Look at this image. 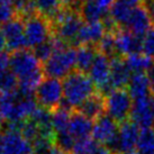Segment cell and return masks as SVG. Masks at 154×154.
<instances>
[{
  "label": "cell",
  "instance_id": "obj_1",
  "mask_svg": "<svg viewBox=\"0 0 154 154\" xmlns=\"http://www.w3.org/2000/svg\"><path fill=\"white\" fill-rule=\"evenodd\" d=\"M63 101L70 109H78L94 94V85L88 74L74 70L63 79Z\"/></svg>",
  "mask_w": 154,
  "mask_h": 154
},
{
  "label": "cell",
  "instance_id": "obj_2",
  "mask_svg": "<svg viewBox=\"0 0 154 154\" xmlns=\"http://www.w3.org/2000/svg\"><path fill=\"white\" fill-rule=\"evenodd\" d=\"M77 63V50L66 46L54 52V54L43 64L45 77L64 79L73 71Z\"/></svg>",
  "mask_w": 154,
  "mask_h": 154
},
{
  "label": "cell",
  "instance_id": "obj_3",
  "mask_svg": "<svg viewBox=\"0 0 154 154\" xmlns=\"http://www.w3.org/2000/svg\"><path fill=\"white\" fill-rule=\"evenodd\" d=\"M35 99L41 107L55 110L63 101V82L60 79L45 77L35 91Z\"/></svg>",
  "mask_w": 154,
  "mask_h": 154
},
{
  "label": "cell",
  "instance_id": "obj_4",
  "mask_svg": "<svg viewBox=\"0 0 154 154\" xmlns=\"http://www.w3.org/2000/svg\"><path fill=\"white\" fill-rule=\"evenodd\" d=\"M106 114L117 123H123L131 117L133 99L126 89H117L105 97Z\"/></svg>",
  "mask_w": 154,
  "mask_h": 154
},
{
  "label": "cell",
  "instance_id": "obj_5",
  "mask_svg": "<svg viewBox=\"0 0 154 154\" xmlns=\"http://www.w3.org/2000/svg\"><path fill=\"white\" fill-rule=\"evenodd\" d=\"M25 37L28 47H36L53 36V25L50 19L39 14L27 18L25 20Z\"/></svg>",
  "mask_w": 154,
  "mask_h": 154
},
{
  "label": "cell",
  "instance_id": "obj_6",
  "mask_svg": "<svg viewBox=\"0 0 154 154\" xmlns=\"http://www.w3.org/2000/svg\"><path fill=\"white\" fill-rule=\"evenodd\" d=\"M33 146L18 128L5 126L0 133V154H29Z\"/></svg>",
  "mask_w": 154,
  "mask_h": 154
},
{
  "label": "cell",
  "instance_id": "obj_7",
  "mask_svg": "<svg viewBox=\"0 0 154 154\" xmlns=\"http://www.w3.org/2000/svg\"><path fill=\"white\" fill-rule=\"evenodd\" d=\"M1 32L4 34L7 46L6 48L10 53L27 50L28 43L25 37V20L19 16H15L8 23H6L1 27Z\"/></svg>",
  "mask_w": 154,
  "mask_h": 154
},
{
  "label": "cell",
  "instance_id": "obj_8",
  "mask_svg": "<svg viewBox=\"0 0 154 154\" xmlns=\"http://www.w3.org/2000/svg\"><path fill=\"white\" fill-rule=\"evenodd\" d=\"M118 131H119L118 123L107 114H103L94 120L91 137L98 144L107 146L108 149L111 150V147L114 146L117 140Z\"/></svg>",
  "mask_w": 154,
  "mask_h": 154
},
{
  "label": "cell",
  "instance_id": "obj_9",
  "mask_svg": "<svg viewBox=\"0 0 154 154\" xmlns=\"http://www.w3.org/2000/svg\"><path fill=\"white\" fill-rule=\"evenodd\" d=\"M140 133H141V128L131 119L120 123L117 140L114 146L111 147V151L115 154L134 151V149H136Z\"/></svg>",
  "mask_w": 154,
  "mask_h": 154
},
{
  "label": "cell",
  "instance_id": "obj_10",
  "mask_svg": "<svg viewBox=\"0 0 154 154\" xmlns=\"http://www.w3.org/2000/svg\"><path fill=\"white\" fill-rule=\"evenodd\" d=\"M131 120L141 129L151 128L154 125V110L152 107V96L133 101Z\"/></svg>",
  "mask_w": 154,
  "mask_h": 154
},
{
  "label": "cell",
  "instance_id": "obj_11",
  "mask_svg": "<svg viewBox=\"0 0 154 154\" xmlns=\"http://www.w3.org/2000/svg\"><path fill=\"white\" fill-rule=\"evenodd\" d=\"M111 60L108 56L101 54L100 52L97 53L91 68L88 71V75L90 77L94 85L98 88V92L105 88L109 82L110 78Z\"/></svg>",
  "mask_w": 154,
  "mask_h": 154
},
{
  "label": "cell",
  "instance_id": "obj_12",
  "mask_svg": "<svg viewBox=\"0 0 154 154\" xmlns=\"http://www.w3.org/2000/svg\"><path fill=\"white\" fill-rule=\"evenodd\" d=\"M115 39L119 57L141 53L143 50V37L133 34L127 29L119 28L115 33Z\"/></svg>",
  "mask_w": 154,
  "mask_h": 154
},
{
  "label": "cell",
  "instance_id": "obj_13",
  "mask_svg": "<svg viewBox=\"0 0 154 154\" xmlns=\"http://www.w3.org/2000/svg\"><path fill=\"white\" fill-rule=\"evenodd\" d=\"M152 25H153V22L150 18L145 8L142 6H138V7L132 9L131 16H129L124 29L129 30L131 33L137 35L140 37H144L146 33L152 29Z\"/></svg>",
  "mask_w": 154,
  "mask_h": 154
},
{
  "label": "cell",
  "instance_id": "obj_14",
  "mask_svg": "<svg viewBox=\"0 0 154 154\" xmlns=\"http://www.w3.org/2000/svg\"><path fill=\"white\" fill-rule=\"evenodd\" d=\"M106 28L103 26V22L96 23H86L83 24L81 29L77 36V39L74 42V45H94L97 46L99 42L103 39L106 35Z\"/></svg>",
  "mask_w": 154,
  "mask_h": 154
},
{
  "label": "cell",
  "instance_id": "obj_15",
  "mask_svg": "<svg viewBox=\"0 0 154 154\" xmlns=\"http://www.w3.org/2000/svg\"><path fill=\"white\" fill-rule=\"evenodd\" d=\"M132 77V72L128 69L125 60L122 57H115L111 60L110 78H109V86L111 90L124 89L127 87Z\"/></svg>",
  "mask_w": 154,
  "mask_h": 154
},
{
  "label": "cell",
  "instance_id": "obj_16",
  "mask_svg": "<svg viewBox=\"0 0 154 154\" xmlns=\"http://www.w3.org/2000/svg\"><path fill=\"white\" fill-rule=\"evenodd\" d=\"M92 128H94L92 120L89 119L85 115H82L81 112H79L78 110L73 111L68 132L75 141L90 137V135L92 134Z\"/></svg>",
  "mask_w": 154,
  "mask_h": 154
},
{
  "label": "cell",
  "instance_id": "obj_17",
  "mask_svg": "<svg viewBox=\"0 0 154 154\" xmlns=\"http://www.w3.org/2000/svg\"><path fill=\"white\" fill-rule=\"evenodd\" d=\"M127 91L132 97L133 101L137 99L146 98L153 94L152 88L145 73H133L128 85Z\"/></svg>",
  "mask_w": 154,
  "mask_h": 154
},
{
  "label": "cell",
  "instance_id": "obj_18",
  "mask_svg": "<svg viewBox=\"0 0 154 154\" xmlns=\"http://www.w3.org/2000/svg\"><path fill=\"white\" fill-rule=\"evenodd\" d=\"M79 112L85 115L91 120H96L100 116L106 114L105 108V97L99 92H94L91 97L87 99L77 109Z\"/></svg>",
  "mask_w": 154,
  "mask_h": 154
},
{
  "label": "cell",
  "instance_id": "obj_19",
  "mask_svg": "<svg viewBox=\"0 0 154 154\" xmlns=\"http://www.w3.org/2000/svg\"><path fill=\"white\" fill-rule=\"evenodd\" d=\"M98 53L97 46L94 45H80L77 48V63L75 68L78 71L88 72L94 63V57Z\"/></svg>",
  "mask_w": 154,
  "mask_h": 154
},
{
  "label": "cell",
  "instance_id": "obj_20",
  "mask_svg": "<svg viewBox=\"0 0 154 154\" xmlns=\"http://www.w3.org/2000/svg\"><path fill=\"white\" fill-rule=\"evenodd\" d=\"M72 112V109L66 107L65 105H61L59 108L52 111V126L55 134L68 132Z\"/></svg>",
  "mask_w": 154,
  "mask_h": 154
},
{
  "label": "cell",
  "instance_id": "obj_21",
  "mask_svg": "<svg viewBox=\"0 0 154 154\" xmlns=\"http://www.w3.org/2000/svg\"><path fill=\"white\" fill-rule=\"evenodd\" d=\"M132 7H129L127 4H125L122 0H116L115 4L111 6V8L108 11V15L110 18L116 23V25L119 28H125L127 24L131 13H132Z\"/></svg>",
  "mask_w": 154,
  "mask_h": 154
},
{
  "label": "cell",
  "instance_id": "obj_22",
  "mask_svg": "<svg viewBox=\"0 0 154 154\" xmlns=\"http://www.w3.org/2000/svg\"><path fill=\"white\" fill-rule=\"evenodd\" d=\"M124 60L132 73H145L147 69L154 63L152 57L145 55L142 52L126 56Z\"/></svg>",
  "mask_w": 154,
  "mask_h": 154
},
{
  "label": "cell",
  "instance_id": "obj_23",
  "mask_svg": "<svg viewBox=\"0 0 154 154\" xmlns=\"http://www.w3.org/2000/svg\"><path fill=\"white\" fill-rule=\"evenodd\" d=\"M37 14L47 19H53L62 9L64 8L62 0H34Z\"/></svg>",
  "mask_w": 154,
  "mask_h": 154
},
{
  "label": "cell",
  "instance_id": "obj_24",
  "mask_svg": "<svg viewBox=\"0 0 154 154\" xmlns=\"http://www.w3.org/2000/svg\"><path fill=\"white\" fill-rule=\"evenodd\" d=\"M80 15H81L83 22L86 23H96L101 22L103 17L107 15L106 11H103V9L96 4L94 0H90L86 1L82 5L81 10H80Z\"/></svg>",
  "mask_w": 154,
  "mask_h": 154
},
{
  "label": "cell",
  "instance_id": "obj_25",
  "mask_svg": "<svg viewBox=\"0 0 154 154\" xmlns=\"http://www.w3.org/2000/svg\"><path fill=\"white\" fill-rule=\"evenodd\" d=\"M137 154H154V131L142 129L136 144Z\"/></svg>",
  "mask_w": 154,
  "mask_h": 154
},
{
  "label": "cell",
  "instance_id": "obj_26",
  "mask_svg": "<svg viewBox=\"0 0 154 154\" xmlns=\"http://www.w3.org/2000/svg\"><path fill=\"white\" fill-rule=\"evenodd\" d=\"M97 48H98V52H100L103 55L108 56L110 60L115 59V57H119L118 52H117V47H116L115 34L106 33V35L97 45Z\"/></svg>",
  "mask_w": 154,
  "mask_h": 154
},
{
  "label": "cell",
  "instance_id": "obj_27",
  "mask_svg": "<svg viewBox=\"0 0 154 154\" xmlns=\"http://www.w3.org/2000/svg\"><path fill=\"white\" fill-rule=\"evenodd\" d=\"M18 89V79L10 69L0 74V92H15Z\"/></svg>",
  "mask_w": 154,
  "mask_h": 154
},
{
  "label": "cell",
  "instance_id": "obj_28",
  "mask_svg": "<svg viewBox=\"0 0 154 154\" xmlns=\"http://www.w3.org/2000/svg\"><path fill=\"white\" fill-rule=\"evenodd\" d=\"M98 143L94 141L92 137H87L77 140L74 142L71 154H90L97 147Z\"/></svg>",
  "mask_w": 154,
  "mask_h": 154
},
{
  "label": "cell",
  "instance_id": "obj_29",
  "mask_svg": "<svg viewBox=\"0 0 154 154\" xmlns=\"http://www.w3.org/2000/svg\"><path fill=\"white\" fill-rule=\"evenodd\" d=\"M15 16H16V10L13 5L0 4V27H2Z\"/></svg>",
  "mask_w": 154,
  "mask_h": 154
},
{
  "label": "cell",
  "instance_id": "obj_30",
  "mask_svg": "<svg viewBox=\"0 0 154 154\" xmlns=\"http://www.w3.org/2000/svg\"><path fill=\"white\" fill-rule=\"evenodd\" d=\"M142 52L145 55L154 59V28L149 30L143 37V50Z\"/></svg>",
  "mask_w": 154,
  "mask_h": 154
},
{
  "label": "cell",
  "instance_id": "obj_31",
  "mask_svg": "<svg viewBox=\"0 0 154 154\" xmlns=\"http://www.w3.org/2000/svg\"><path fill=\"white\" fill-rule=\"evenodd\" d=\"M9 62H10V55L6 52L0 53V74L9 70Z\"/></svg>",
  "mask_w": 154,
  "mask_h": 154
},
{
  "label": "cell",
  "instance_id": "obj_32",
  "mask_svg": "<svg viewBox=\"0 0 154 154\" xmlns=\"http://www.w3.org/2000/svg\"><path fill=\"white\" fill-rule=\"evenodd\" d=\"M35 154H66V153H64L61 149H59L55 144H52V145H50L48 147L44 149L43 151H41V152L35 153Z\"/></svg>",
  "mask_w": 154,
  "mask_h": 154
},
{
  "label": "cell",
  "instance_id": "obj_33",
  "mask_svg": "<svg viewBox=\"0 0 154 154\" xmlns=\"http://www.w3.org/2000/svg\"><path fill=\"white\" fill-rule=\"evenodd\" d=\"M94 1H96V4L98 5L100 8L103 9V11L108 13L109 9L111 8V6L115 4L116 0H94Z\"/></svg>",
  "mask_w": 154,
  "mask_h": 154
},
{
  "label": "cell",
  "instance_id": "obj_34",
  "mask_svg": "<svg viewBox=\"0 0 154 154\" xmlns=\"http://www.w3.org/2000/svg\"><path fill=\"white\" fill-rule=\"evenodd\" d=\"M90 154H115V153H114L110 149H108L107 146L98 144V145H97V147H96V149H94V150L92 151Z\"/></svg>",
  "mask_w": 154,
  "mask_h": 154
},
{
  "label": "cell",
  "instance_id": "obj_35",
  "mask_svg": "<svg viewBox=\"0 0 154 154\" xmlns=\"http://www.w3.org/2000/svg\"><path fill=\"white\" fill-rule=\"evenodd\" d=\"M146 77L149 79V82L151 85V88H152V92L154 94V63L151 65L150 68L147 69V71L145 72Z\"/></svg>",
  "mask_w": 154,
  "mask_h": 154
},
{
  "label": "cell",
  "instance_id": "obj_36",
  "mask_svg": "<svg viewBox=\"0 0 154 154\" xmlns=\"http://www.w3.org/2000/svg\"><path fill=\"white\" fill-rule=\"evenodd\" d=\"M122 1H124L125 4H127L129 7H132V8L138 7V6L143 2V0H122Z\"/></svg>",
  "mask_w": 154,
  "mask_h": 154
},
{
  "label": "cell",
  "instance_id": "obj_37",
  "mask_svg": "<svg viewBox=\"0 0 154 154\" xmlns=\"http://www.w3.org/2000/svg\"><path fill=\"white\" fill-rule=\"evenodd\" d=\"M6 46H7V42H6V38H5L2 32L0 30V53H2L5 51Z\"/></svg>",
  "mask_w": 154,
  "mask_h": 154
},
{
  "label": "cell",
  "instance_id": "obj_38",
  "mask_svg": "<svg viewBox=\"0 0 154 154\" xmlns=\"http://www.w3.org/2000/svg\"><path fill=\"white\" fill-rule=\"evenodd\" d=\"M15 0H0V4H9V5H13Z\"/></svg>",
  "mask_w": 154,
  "mask_h": 154
},
{
  "label": "cell",
  "instance_id": "obj_39",
  "mask_svg": "<svg viewBox=\"0 0 154 154\" xmlns=\"http://www.w3.org/2000/svg\"><path fill=\"white\" fill-rule=\"evenodd\" d=\"M2 120H4V117H2V115H1V112H0V133H1V124H2Z\"/></svg>",
  "mask_w": 154,
  "mask_h": 154
},
{
  "label": "cell",
  "instance_id": "obj_40",
  "mask_svg": "<svg viewBox=\"0 0 154 154\" xmlns=\"http://www.w3.org/2000/svg\"><path fill=\"white\" fill-rule=\"evenodd\" d=\"M120 154H137L136 151H132V152H126V153H120Z\"/></svg>",
  "mask_w": 154,
  "mask_h": 154
},
{
  "label": "cell",
  "instance_id": "obj_41",
  "mask_svg": "<svg viewBox=\"0 0 154 154\" xmlns=\"http://www.w3.org/2000/svg\"><path fill=\"white\" fill-rule=\"evenodd\" d=\"M153 131H154V125H153Z\"/></svg>",
  "mask_w": 154,
  "mask_h": 154
},
{
  "label": "cell",
  "instance_id": "obj_42",
  "mask_svg": "<svg viewBox=\"0 0 154 154\" xmlns=\"http://www.w3.org/2000/svg\"><path fill=\"white\" fill-rule=\"evenodd\" d=\"M29 154H32V153H29Z\"/></svg>",
  "mask_w": 154,
  "mask_h": 154
}]
</instances>
